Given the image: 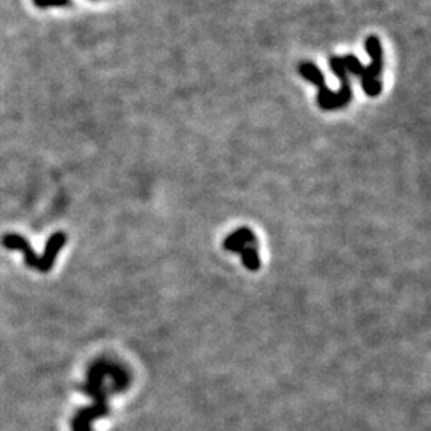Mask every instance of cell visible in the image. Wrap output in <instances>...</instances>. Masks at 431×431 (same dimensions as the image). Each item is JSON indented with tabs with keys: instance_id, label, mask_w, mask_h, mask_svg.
Segmentation results:
<instances>
[{
	"instance_id": "6",
	"label": "cell",
	"mask_w": 431,
	"mask_h": 431,
	"mask_svg": "<svg viewBox=\"0 0 431 431\" xmlns=\"http://www.w3.org/2000/svg\"><path fill=\"white\" fill-rule=\"evenodd\" d=\"M34 4L40 8L47 7H68L71 5V0H34Z\"/></svg>"
},
{
	"instance_id": "1",
	"label": "cell",
	"mask_w": 431,
	"mask_h": 431,
	"mask_svg": "<svg viewBox=\"0 0 431 431\" xmlns=\"http://www.w3.org/2000/svg\"><path fill=\"white\" fill-rule=\"evenodd\" d=\"M329 66L339 78H341V90L339 91H331L326 87L324 83V75L317 66L310 61L299 64V74L305 77L308 82L317 85L318 87V104L324 111H334V109L345 107L351 99V88H350V80H348V72L345 69L341 56H331L329 58Z\"/></svg>"
},
{
	"instance_id": "2",
	"label": "cell",
	"mask_w": 431,
	"mask_h": 431,
	"mask_svg": "<svg viewBox=\"0 0 431 431\" xmlns=\"http://www.w3.org/2000/svg\"><path fill=\"white\" fill-rule=\"evenodd\" d=\"M4 246L7 248V250H13V251H21L24 262H26L30 269H35L42 273H47L51 270V267L54 264V259H56L58 253L63 250L64 243H66V235L63 232L54 233L50 240L47 243L45 253L44 256L39 257L35 251L30 248L29 241L26 238H23V236L16 235V233H7L2 238Z\"/></svg>"
},
{
	"instance_id": "4",
	"label": "cell",
	"mask_w": 431,
	"mask_h": 431,
	"mask_svg": "<svg viewBox=\"0 0 431 431\" xmlns=\"http://www.w3.org/2000/svg\"><path fill=\"white\" fill-rule=\"evenodd\" d=\"M364 48L366 51L371 54L372 63L369 66H364V69L361 72V85L364 93L368 96H377L382 91V82L379 80V77L382 75V69H384V54H382V45L380 40L371 35L364 42Z\"/></svg>"
},
{
	"instance_id": "3",
	"label": "cell",
	"mask_w": 431,
	"mask_h": 431,
	"mask_svg": "<svg viewBox=\"0 0 431 431\" xmlns=\"http://www.w3.org/2000/svg\"><path fill=\"white\" fill-rule=\"evenodd\" d=\"M107 372V363H96L88 374V382L85 385V391L96 398L95 408L80 411L74 420L72 430L74 431H91V420L106 414V393L102 391V380Z\"/></svg>"
},
{
	"instance_id": "5",
	"label": "cell",
	"mask_w": 431,
	"mask_h": 431,
	"mask_svg": "<svg viewBox=\"0 0 431 431\" xmlns=\"http://www.w3.org/2000/svg\"><path fill=\"white\" fill-rule=\"evenodd\" d=\"M254 241V235L250 229H240L233 235H230L226 240V248L230 251H241L245 250V245Z\"/></svg>"
}]
</instances>
